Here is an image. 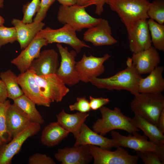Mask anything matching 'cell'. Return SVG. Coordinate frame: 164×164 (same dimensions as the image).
<instances>
[{
	"mask_svg": "<svg viewBox=\"0 0 164 164\" xmlns=\"http://www.w3.org/2000/svg\"><path fill=\"white\" fill-rule=\"evenodd\" d=\"M7 94L6 88L3 81L0 79V102H4L7 100Z\"/></svg>",
	"mask_w": 164,
	"mask_h": 164,
	"instance_id": "cell-40",
	"label": "cell"
},
{
	"mask_svg": "<svg viewBox=\"0 0 164 164\" xmlns=\"http://www.w3.org/2000/svg\"><path fill=\"white\" fill-rule=\"evenodd\" d=\"M4 0H0V8H2L4 6Z\"/></svg>",
	"mask_w": 164,
	"mask_h": 164,
	"instance_id": "cell-45",
	"label": "cell"
},
{
	"mask_svg": "<svg viewBox=\"0 0 164 164\" xmlns=\"http://www.w3.org/2000/svg\"><path fill=\"white\" fill-rule=\"evenodd\" d=\"M35 77L42 93L51 102H60L69 92V88L56 74L41 76L35 74Z\"/></svg>",
	"mask_w": 164,
	"mask_h": 164,
	"instance_id": "cell-12",
	"label": "cell"
},
{
	"mask_svg": "<svg viewBox=\"0 0 164 164\" xmlns=\"http://www.w3.org/2000/svg\"><path fill=\"white\" fill-rule=\"evenodd\" d=\"M29 164H55V162L46 154L36 153L30 156L28 159Z\"/></svg>",
	"mask_w": 164,
	"mask_h": 164,
	"instance_id": "cell-37",
	"label": "cell"
},
{
	"mask_svg": "<svg viewBox=\"0 0 164 164\" xmlns=\"http://www.w3.org/2000/svg\"><path fill=\"white\" fill-rule=\"evenodd\" d=\"M69 108L70 111L77 110L82 113H87L91 110L89 102L85 96L77 97L76 101L70 105Z\"/></svg>",
	"mask_w": 164,
	"mask_h": 164,
	"instance_id": "cell-35",
	"label": "cell"
},
{
	"mask_svg": "<svg viewBox=\"0 0 164 164\" xmlns=\"http://www.w3.org/2000/svg\"><path fill=\"white\" fill-rule=\"evenodd\" d=\"M18 82L24 94L38 106L50 107L51 101L41 92L36 80L35 73L29 69L17 76Z\"/></svg>",
	"mask_w": 164,
	"mask_h": 164,
	"instance_id": "cell-13",
	"label": "cell"
},
{
	"mask_svg": "<svg viewBox=\"0 0 164 164\" xmlns=\"http://www.w3.org/2000/svg\"><path fill=\"white\" fill-rule=\"evenodd\" d=\"M59 67V56L54 49L45 50L32 62L29 69L38 76L56 74Z\"/></svg>",
	"mask_w": 164,
	"mask_h": 164,
	"instance_id": "cell-18",
	"label": "cell"
},
{
	"mask_svg": "<svg viewBox=\"0 0 164 164\" xmlns=\"http://www.w3.org/2000/svg\"><path fill=\"white\" fill-rule=\"evenodd\" d=\"M56 47L61 61L56 74L66 85L73 86L80 81L76 67L77 53L74 50L69 51L67 47H64L60 43H57Z\"/></svg>",
	"mask_w": 164,
	"mask_h": 164,
	"instance_id": "cell-9",
	"label": "cell"
},
{
	"mask_svg": "<svg viewBox=\"0 0 164 164\" xmlns=\"http://www.w3.org/2000/svg\"><path fill=\"white\" fill-rule=\"evenodd\" d=\"M94 164H137V155H130L123 147L118 146L114 151L89 145Z\"/></svg>",
	"mask_w": 164,
	"mask_h": 164,
	"instance_id": "cell-8",
	"label": "cell"
},
{
	"mask_svg": "<svg viewBox=\"0 0 164 164\" xmlns=\"http://www.w3.org/2000/svg\"><path fill=\"white\" fill-rule=\"evenodd\" d=\"M147 15L149 18L158 23H164V0H154L148 6Z\"/></svg>",
	"mask_w": 164,
	"mask_h": 164,
	"instance_id": "cell-31",
	"label": "cell"
},
{
	"mask_svg": "<svg viewBox=\"0 0 164 164\" xmlns=\"http://www.w3.org/2000/svg\"><path fill=\"white\" fill-rule=\"evenodd\" d=\"M56 159L62 164H87L93 159L89 145H80L58 149Z\"/></svg>",
	"mask_w": 164,
	"mask_h": 164,
	"instance_id": "cell-17",
	"label": "cell"
},
{
	"mask_svg": "<svg viewBox=\"0 0 164 164\" xmlns=\"http://www.w3.org/2000/svg\"><path fill=\"white\" fill-rule=\"evenodd\" d=\"M127 67L114 75L105 78L94 77L89 82L98 88L109 90H125L135 96L138 93L139 81L142 77L132 64L131 58L126 61Z\"/></svg>",
	"mask_w": 164,
	"mask_h": 164,
	"instance_id": "cell-1",
	"label": "cell"
},
{
	"mask_svg": "<svg viewBox=\"0 0 164 164\" xmlns=\"http://www.w3.org/2000/svg\"><path fill=\"white\" fill-rule=\"evenodd\" d=\"M89 99L90 108L91 110L94 111L99 109L101 107L108 104L110 102V100L108 98H105L102 97L94 98L90 96Z\"/></svg>",
	"mask_w": 164,
	"mask_h": 164,
	"instance_id": "cell-38",
	"label": "cell"
},
{
	"mask_svg": "<svg viewBox=\"0 0 164 164\" xmlns=\"http://www.w3.org/2000/svg\"><path fill=\"white\" fill-rule=\"evenodd\" d=\"M83 39L84 41L90 42L96 46L112 45L118 43L112 36L109 22L103 19L96 25L87 29L83 34Z\"/></svg>",
	"mask_w": 164,
	"mask_h": 164,
	"instance_id": "cell-15",
	"label": "cell"
},
{
	"mask_svg": "<svg viewBox=\"0 0 164 164\" xmlns=\"http://www.w3.org/2000/svg\"><path fill=\"white\" fill-rule=\"evenodd\" d=\"M157 126L161 132L164 133V109L161 112L158 118Z\"/></svg>",
	"mask_w": 164,
	"mask_h": 164,
	"instance_id": "cell-41",
	"label": "cell"
},
{
	"mask_svg": "<svg viewBox=\"0 0 164 164\" xmlns=\"http://www.w3.org/2000/svg\"><path fill=\"white\" fill-rule=\"evenodd\" d=\"M13 104L19 108L33 122L42 125L44 120L36 109V104L23 94L13 100Z\"/></svg>",
	"mask_w": 164,
	"mask_h": 164,
	"instance_id": "cell-27",
	"label": "cell"
},
{
	"mask_svg": "<svg viewBox=\"0 0 164 164\" xmlns=\"http://www.w3.org/2000/svg\"><path fill=\"white\" fill-rule=\"evenodd\" d=\"M127 136L112 130L111 135L115 144L118 146L127 148L136 151H149L156 153L164 158V145H159L148 141L145 135H141L135 132Z\"/></svg>",
	"mask_w": 164,
	"mask_h": 164,
	"instance_id": "cell-7",
	"label": "cell"
},
{
	"mask_svg": "<svg viewBox=\"0 0 164 164\" xmlns=\"http://www.w3.org/2000/svg\"><path fill=\"white\" fill-rule=\"evenodd\" d=\"M75 138L73 146L91 145L109 150L112 147H118L112 138L109 139L91 130L84 123Z\"/></svg>",
	"mask_w": 164,
	"mask_h": 164,
	"instance_id": "cell-21",
	"label": "cell"
},
{
	"mask_svg": "<svg viewBox=\"0 0 164 164\" xmlns=\"http://www.w3.org/2000/svg\"><path fill=\"white\" fill-rule=\"evenodd\" d=\"M130 122L135 127L142 130L150 141L157 145H164V135L157 125L136 114L131 118Z\"/></svg>",
	"mask_w": 164,
	"mask_h": 164,
	"instance_id": "cell-26",
	"label": "cell"
},
{
	"mask_svg": "<svg viewBox=\"0 0 164 164\" xmlns=\"http://www.w3.org/2000/svg\"><path fill=\"white\" fill-rule=\"evenodd\" d=\"M17 40L16 32L14 27L0 26V48L5 44L13 43Z\"/></svg>",
	"mask_w": 164,
	"mask_h": 164,
	"instance_id": "cell-33",
	"label": "cell"
},
{
	"mask_svg": "<svg viewBox=\"0 0 164 164\" xmlns=\"http://www.w3.org/2000/svg\"><path fill=\"white\" fill-rule=\"evenodd\" d=\"M136 152L138 157L145 164L164 163V158L156 153L149 151Z\"/></svg>",
	"mask_w": 164,
	"mask_h": 164,
	"instance_id": "cell-34",
	"label": "cell"
},
{
	"mask_svg": "<svg viewBox=\"0 0 164 164\" xmlns=\"http://www.w3.org/2000/svg\"><path fill=\"white\" fill-rule=\"evenodd\" d=\"M56 0H41L39 8L33 21L42 22L45 17L47 12Z\"/></svg>",
	"mask_w": 164,
	"mask_h": 164,
	"instance_id": "cell-36",
	"label": "cell"
},
{
	"mask_svg": "<svg viewBox=\"0 0 164 164\" xmlns=\"http://www.w3.org/2000/svg\"><path fill=\"white\" fill-rule=\"evenodd\" d=\"M92 0H76V4L84 6L87 3Z\"/></svg>",
	"mask_w": 164,
	"mask_h": 164,
	"instance_id": "cell-43",
	"label": "cell"
},
{
	"mask_svg": "<svg viewBox=\"0 0 164 164\" xmlns=\"http://www.w3.org/2000/svg\"><path fill=\"white\" fill-rule=\"evenodd\" d=\"M89 114L78 111L73 114L67 113L64 109L56 115L57 121L65 129L72 133L75 138L79 134L83 124Z\"/></svg>",
	"mask_w": 164,
	"mask_h": 164,
	"instance_id": "cell-24",
	"label": "cell"
},
{
	"mask_svg": "<svg viewBox=\"0 0 164 164\" xmlns=\"http://www.w3.org/2000/svg\"><path fill=\"white\" fill-rule=\"evenodd\" d=\"M102 118L97 119L92 126L93 131L104 136L115 129L122 130L129 134L139 131L130 122L131 118L125 115L120 108L113 109L103 106L99 108Z\"/></svg>",
	"mask_w": 164,
	"mask_h": 164,
	"instance_id": "cell-3",
	"label": "cell"
},
{
	"mask_svg": "<svg viewBox=\"0 0 164 164\" xmlns=\"http://www.w3.org/2000/svg\"><path fill=\"white\" fill-rule=\"evenodd\" d=\"M164 68L158 66L146 77H142L138 86L139 93H162L164 90Z\"/></svg>",
	"mask_w": 164,
	"mask_h": 164,
	"instance_id": "cell-23",
	"label": "cell"
},
{
	"mask_svg": "<svg viewBox=\"0 0 164 164\" xmlns=\"http://www.w3.org/2000/svg\"><path fill=\"white\" fill-rule=\"evenodd\" d=\"M61 4L64 6H69L76 4V0H56Z\"/></svg>",
	"mask_w": 164,
	"mask_h": 164,
	"instance_id": "cell-42",
	"label": "cell"
},
{
	"mask_svg": "<svg viewBox=\"0 0 164 164\" xmlns=\"http://www.w3.org/2000/svg\"><path fill=\"white\" fill-rule=\"evenodd\" d=\"M41 125L33 122L9 142L0 146V164H10L14 156L20 150L25 142L37 134L41 130Z\"/></svg>",
	"mask_w": 164,
	"mask_h": 164,
	"instance_id": "cell-10",
	"label": "cell"
},
{
	"mask_svg": "<svg viewBox=\"0 0 164 164\" xmlns=\"http://www.w3.org/2000/svg\"><path fill=\"white\" fill-rule=\"evenodd\" d=\"M132 64L140 74L149 73L160 63L157 50L153 46L139 52L133 53Z\"/></svg>",
	"mask_w": 164,
	"mask_h": 164,
	"instance_id": "cell-19",
	"label": "cell"
},
{
	"mask_svg": "<svg viewBox=\"0 0 164 164\" xmlns=\"http://www.w3.org/2000/svg\"><path fill=\"white\" fill-rule=\"evenodd\" d=\"M69 133L57 121L51 122L45 126L42 130L41 142L47 146H54L67 137Z\"/></svg>",
	"mask_w": 164,
	"mask_h": 164,
	"instance_id": "cell-25",
	"label": "cell"
},
{
	"mask_svg": "<svg viewBox=\"0 0 164 164\" xmlns=\"http://www.w3.org/2000/svg\"><path fill=\"white\" fill-rule=\"evenodd\" d=\"M41 0H32L23 5V17L22 20L25 23L33 22L32 18L39 10Z\"/></svg>",
	"mask_w": 164,
	"mask_h": 164,
	"instance_id": "cell-32",
	"label": "cell"
},
{
	"mask_svg": "<svg viewBox=\"0 0 164 164\" xmlns=\"http://www.w3.org/2000/svg\"><path fill=\"white\" fill-rule=\"evenodd\" d=\"M48 44L45 39L35 37L11 63L17 67L20 73H23L29 69L33 61L39 57L41 48Z\"/></svg>",
	"mask_w": 164,
	"mask_h": 164,
	"instance_id": "cell-16",
	"label": "cell"
},
{
	"mask_svg": "<svg viewBox=\"0 0 164 164\" xmlns=\"http://www.w3.org/2000/svg\"><path fill=\"white\" fill-rule=\"evenodd\" d=\"M152 43L157 50L164 51V25L151 19L147 20Z\"/></svg>",
	"mask_w": 164,
	"mask_h": 164,
	"instance_id": "cell-29",
	"label": "cell"
},
{
	"mask_svg": "<svg viewBox=\"0 0 164 164\" xmlns=\"http://www.w3.org/2000/svg\"><path fill=\"white\" fill-rule=\"evenodd\" d=\"M11 104L8 100L0 102V146L12 139L7 129L6 117L7 110Z\"/></svg>",
	"mask_w": 164,
	"mask_h": 164,
	"instance_id": "cell-30",
	"label": "cell"
},
{
	"mask_svg": "<svg viewBox=\"0 0 164 164\" xmlns=\"http://www.w3.org/2000/svg\"><path fill=\"white\" fill-rule=\"evenodd\" d=\"M6 117L7 129L11 139L33 122L13 103L8 107Z\"/></svg>",
	"mask_w": 164,
	"mask_h": 164,
	"instance_id": "cell-20",
	"label": "cell"
},
{
	"mask_svg": "<svg viewBox=\"0 0 164 164\" xmlns=\"http://www.w3.org/2000/svg\"><path fill=\"white\" fill-rule=\"evenodd\" d=\"M76 31L70 26L65 24L57 29L49 27L43 29L36 36V38H42L49 44L64 43L70 46L77 53H79L84 47L90 48L85 42L77 37Z\"/></svg>",
	"mask_w": 164,
	"mask_h": 164,
	"instance_id": "cell-6",
	"label": "cell"
},
{
	"mask_svg": "<svg viewBox=\"0 0 164 164\" xmlns=\"http://www.w3.org/2000/svg\"><path fill=\"white\" fill-rule=\"evenodd\" d=\"M58 21L68 24L76 31L88 29L99 23L102 18L94 17L89 15L83 6L75 4L69 6L60 5L57 13Z\"/></svg>",
	"mask_w": 164,
	"mask_h": 164,
	"instance_id": "cell-5",
	"label": "cell"
},
{
	"mask_svg": "<svg viewBox=\"0 0 164 164\" xmlns=\"http://www.w3.org/2000/svg\"><path fill=\"white\" fill-rule=\"evenodd\" d=\"M111 56L105 54L103 56L97 57L86 55L85 53L81 59L76 62V67L80 81L87 83L93 78L97 77L105 71L103 64Z\"/></svg>",
	"mask_w": 164,
	"mask_h": 164,
	"instance_id": "cell-11",
	"label": "cell"
},
{
	"mask_svg": "<svg viewBox=\"0 0 164 164\" xmlns=\"http://www.w3.org/2000/svg\"><path fill=\"white\" fill-rule=\"evenodd\" d=\"M150 2L147 0H107L106 3L115 12L129 30L137 21L147 19V11Z\"/></svg>",
	"mask_w": 164,
	"mask_h": 164,
	"instance_id": "cell-2",
	"label": "cell"
},
{
	"mask_svg": "<svg viewBox=\"0 0 164 164\" xmlns=\"http://www.w3.org/2000/svg\"><path fill=\"white\" fill-rule=\"evenodd\" d=\"M17 76L10 70L0 73L1 80L4 83L6 88L8 98L13 101L24 94L18 82Z\"/></svg>",
	"mask_w": 164,
	"mask_h": 164,
	"instance_id": "cell-28",
	"label": "cell"
},
{
	"mask_svg": "<svg viewBox=\"0 0 164 164\" xmlns=\"http://www.w3.org/2000/svg\"><path fill=\"white\" fill-rule=\"evenodd\" d=\"M135 96L130 104L135 114L157 125L159 116L164 109V97L162 94L139 93Z\"/></svg>",
	"mask_w": 164,
	"mask_h": 164,
	"instance_id": "cell-4",
	"label": "cell"
},
{
	"mask_svg": "<svg viewBox=\"0 0 164 164\" xmlns=\"http://www.w3.org/2000/svg\"><path fill=\"white\" fill-rule=\"evenodd\" d=\"M127 31L129 49L133 53L145 50L152 46L147 19L136 21Z\"/></svg>",
	"mask_w": 164,
	"mask_h": 164,
	"instance_id": "cell-14",
	"label": "cell"
},
{
	"mask_svg": "<svg viewBox=\"0 0 164 164\" xmlns=\"http://www.w3.org/2000/svg\"><path fill=\"white\" fill-rule=\"evenodd\" d=\"M5 22V20L4 18L0 15V26L3 25Z\"/></svg>",
	"mask_w": 164,
	"mask_h": 164,
	"instance_id": "cell-44",
	"label": "cell"
},
{
	"mask_svg": "<svg viewBox=\"0 0 164 164\" xmlns=\"http://www.w3.org/2000/svg\"><path fill=\"white\" fill-rule=\"evenodd\" d=\"M107 0H92L87 3L84 7L86 8L91 5L96 6L95 13L97 15H101L104 12V6Z\"/></svg>",
	"mask_w": 164,
	"mask_h": 164,
	"instance_id": "cell-39",
	"label": "cell"
},
{
	"mask_svg": "<svg viewBox=\"0 0 164 164\" xmlns=\"http://www.w3.org/2000/svg\"><path fill=\"white\" fill-rule=\"evenodd\" d=\"M12 24L16 29L17 40L23 50L35 38L37 33L43 29L45 24L42 22L33 21L25 23L22 20L13 19Z\"/></svg>",
	"mask_w": 164,
	"mask_h": 164,
	"instance_id": "cell-22",
	"label": "cell"
}]
</instances>
